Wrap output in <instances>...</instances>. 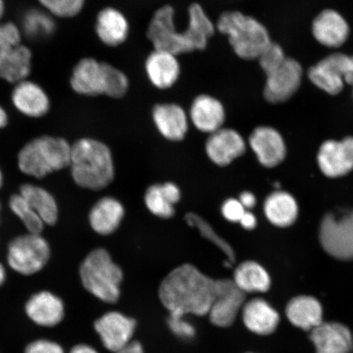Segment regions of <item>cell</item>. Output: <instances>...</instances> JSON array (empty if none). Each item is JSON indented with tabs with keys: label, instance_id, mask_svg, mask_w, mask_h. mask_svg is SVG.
Masks as SVG:
<instances>
[{
	"label": "cell",
	"instance_id": "44dd1931",
	"mask_svg": "<svg viewBox=\"0 0 353 353\" xmlns=\"http://www.w3.org/2000/svg\"><path fill=\"white\" fill-rule=\"evenodd\" d=\"M152 117L154 126L162 137L171 142L185 139L189 129L188 112L176 103H161L154 105Z\"/></svg>",
	"mask_w": 353,
	"mask_h": 353
},
{
	"label": "cell",
	"instance_id": "83f0119b",
	"mask_svg": "<svg viewBox=\"0 0 353 353\" xmlns=\"http://www.w3.org/2000/svg\"><path fill=\"white\" fill-rule=\"evenodd\" d=\"M125 215L121 203L113 197L101 198L88 214L90 226L96 233L108 236L117 231Z\"/></svg>",
	"mask_w": 353,
	"mask_h": 353
},
{
	"label": "cell",
	"instance_id": "d590c367",
	"mask_svg": "<svg viewBox=\"0 0 353 353\" xmlns=\"http://www.w3.org/2000/svg\"><path fill=\"white\" fill-rule=\"evenodd\" d=\"M44 10L52 16L70 19L79 14L85 7V0H38Z\"/></svg>",
	"mask_w": 353,
	"mask_h": 353
},
{
	"label": "cell",
	"instance_id": "9c48e42d",
	"mask_svg": "<svg viewBox=\"0 0 353 353\" xmlns=\"http://www.w3.org/2000/svg\"><path fill=\"white\" fill-rule=\"evenodd\" d=\"M21 35L15 23H0V78L12 83L25 81L32 70V51L21 43Z\"/></svg>",
	"mask_w": 353,
	"mask_h": 353
},
{
	"label": "cell",
	"instance_id": "ac0fdd59",
	"mask_svg": "<svg viewBox=\"0 0 353 353\" xmlns=\"http://www.w3.org/2000/svg\"><path fill=\"white\" fill-rule=\"evenodd\" d=\"M316 353H352L353 332L339 321H323L309 333Z\"/></svg>",
	"mask_w": 353,
	"mask_h": 353
},
{
	"label": "cell",
	"instance_id": "6da1fadb",
	"mask_svg": "<svg viewBox=\"0 0 353 353\" xmlns=\"http://www.w3.org/2000/svg\"><path fill=\"white\" fill-rule=\"evenodd\" d=\"M175 15V8L170 4L162 6L153 13L147 38L154 50H165L176 56L205 50L217 30L201 4H190L184 30H180L176 26Z\"/></svg>",
	"mask_w": 353,
	"mask_h": 353
},
{
	"label": "cell",
	"instance_id": "8fae6325",
	"mask_svg": "<svg viewBox=\"0 0 353 353\" xmlns=\"http://www.w3.org/2000/svg\"><path fill=\"white\" fill-rule=\"evenodd\" d=\"M319 239L322 248L331 257L353 259V210L329 212L322 219Z\"/></svg>",
	"mask_w": 353,
	"mask_h": 353
},
{
	"label": "cell",
	"instance_id": "d4e9b609",
	"mask_svg": "<svg viewBox=\"0 0 353 353\" xmlns=\"http://www.w3.org/2000/svg\"><path fill=\"white\" fill-rule=\"evenodd\" d=\"M25 310L34 324L43 327H54L61 323L65 316L63 300L47 290L33 294L26 302Z\"/></svg>",
	"mask_w": 353,
	"mask_h": 353
},
{
	"label": "cell",
	"instance_id": "52a82bcc",
	"mask_svg": "<svg viewBox=\"0 0 353 353\" xmlns=\"http://www.w3.org/2000/svg\"><path fill=\"white\" fill-rule=\"evenodd\" d=\"M72 145L59 137L43 135L26 143L17 154V166L21 173L41 179L68 168Z\"/></svg>",
	"mask_w": 353,
	"mask_h": 353
},
{
	"label": "cell",
	"instance_id": "277c9868",
	"mask_svg": "<svg viewBox=\"0 0 353 353\" xmlns=\"http://www.w3.org/2000/svg\"><path fill=\"white\" fill-rule=\"evenodd\" d=\"M72 90L87 97L107 96L120 99L130 90V82L121 69L94 57H85L74 65L70 79Z\"/></svg>",
	"mask_w": 353,
	"mask_h": 353
},
{
	"label": "cell",
	"instance_id": "7dc6e473",
	"mask_svg": "<svg viewBox=\"0 0 353 353\" xmlns=\"http://www.w3.org/2000/svg\"><path fill=\"white\" fill-rule=\"evenodd\" d=\"M3 175L1 170H0V189H1V188L3 187Z\"/></svg>",
	"mask_w": 353,
	"mask_h": 353
},
{
	"label": "cell",
	"instance_id": "f546056e",
	"mask_svg": "<svg viewBox=\"0 0 353 353\" xmlns=\"http://www.w3.org/2000/svg\"><path fill=\"white\" fill-rule=\"evenodd\" d=\"M232 281L245 294L266 293L272 285L271 277L266 269L254 261H245L237 266Z\"/></svg>",
	"mask_w": 353,
	"mask_h": 353
},
{
	"label": "cell",
	"instance_id": "5b68a950",
	"mask_svg": "<svg viewBox=\"0 0 353 353\" xmlns=\"http://www.w3.org/2000/svg\"><path fill=\"white\" fill-rule=\"evenodd\" d=\"M215 26L218 32L227 37L234 54L243 60H258L272 43L261 22L240 11L221 13Z\"/></svg>",
	"mask_w": 353,
	"mask_h": 353
},
{
	"label": "cell",
	"instance_id": "f35d334b",
	"mask_svg": "<svg viewBox=\"0 0 353 353\" xmlns=\"http://www.w3.org/2000/svg\"><path fill=\"white\" fill-rule=\"evenodd\" d=\"M25 353H65L60 344L48 341V339H38L28 344L26 347Z\"/></svg>",
	"mask_w": 353,
	"mask_h": 353
},
{
	"label": "cell",
	"instance_id": "4dcf8cb0",
	"mask_svg": "<svg viewBox=\"0 0 353 353\" xmlns=\"http://www.w3.org/2000/svg\"><path fill=\"white\" fill-rule=\"evenodd\" d=\"M19 193L41 218L44 224L54 226L59 220V206L54 196L41 187L26 183L21 185Z\"/></svg>",
	"mask_w": 353,
	"mask_h": 353
},
{
	"label": "cell",
	"instance_id": "836d02e7",
	"mask_svg": "<svg viewBox=\"0 0 353 353\" xmlns=\"http://www.w3.org/2000/svg\"><path fill=\"white\" fill-rule=\"evenodd\" d=\"M10 208L24 224L28 233L41 234L43 231L46 224L20 193L14 194L10 197Z\"/></svg>",
	"mask_w": 353,
	"mask_h": 353
},
{
	"label": "cell",
	"instance_id": "f6af8a7d",
	"mask_svg": "<svg viewBox=\"0 0 353 353\" xmlns=\"http://www.w3.org/2000/svg\"><path fill=\"white\" fill-rule=\"evenodd\" d=\"M7 278V273L6 267L3 266L2 263H0V287H1Z\"/></svg>",
	"mask_w": 353,
	"mask_h": 353
},
{
	"label": "cell",
	"instance_id": "603a6c76",
	"mask_svg": "<svg viewBox=\"0 0 353 353\" xmlns=\"http://www.w3.org/2000/svg\"><path fill=\"white\" fill-rule=\"evenodd\" d=\"M285 315L294 327L308 333L325 321L323 306L312 295H298L291 299L286 304Z\"/></svg>",
	"mask_w": 353,
	"mask_h": 353
},
{
	"label": "cell",
	"instance_id": "74e56055",
	"mask_svg": "<svg viewBox=\"0 0 353 353\" xmlns=\"http://www.w3.org/2000/svg\"><path fill=\"white\" fill-rule=\"evenodd\" d=\"M222 214L229 222L240 223L246 210L237 199H228L222 205Z\"/></svg>",
	"mask_w": 353,
	"mask_h": 353
},
{
	"label": "cell",
	"instance_id": "e575fe53",
	"mask_svg": "<svg viewBox=\"0 0 353 353\" xmlns=\"http://www.w3.org/2000/svg\"><path fill=\"white\" fill-rule=\"evenodd\" d=\"M145 204L154 215L162 219H170L175 213L174 204L167 196L162 184H154L145 193Z\"/></svg>",
	"mask_w": 353,
	"mask_h": 353
},
{
	"label": "cell",
	"instance_id": "ffe728a7",
	"mask_svg": "<svg viewBox=\"0 0 353 353\" xmlns=\"http://www.w3.org/2000/svg\"><path fill=\"white\" fill-rule=\"evenodd\" d=\"M241 314L245 328L259 336H269L279 328V312L263 298H254L246 301Z\"/></svg>",
	"mask_w": 353,
	"mask_h": 353
},
{
	"label": "cell",
	"instance_id": "3957f363",
	"mask_svg": "<svg viewBox=\"0 0 353 353\" xmlns=\"http://www.w3.org/2000/svg\"><path fill=\"white\" fill-rule=\"evenodd\" d=\"M79 187L99 191L109 186L114 176L112 152L101 141L83 138L72 145L70 165Z\"/></svg>",
	"mask_w": 353,
	"mask_h": 353
},
{
	"label": "cell",
	"instance_id": "9a60e30c",
	"mask_svg": "<svg viewBox=\"0 0 353 353\" xmlns=\"http://www.w3.org/2000/svg\"><path fill=\"white\" fill-rule=\"evenodd\" d=\"M321 171L328 178H341L353 170V137L322 143L317 154Z\"/></svg>",
	"mask_w": 353,
	"mask_h": 353
},
{
	"label": "cell",
	"instance_id": "8d00e7d4",
	"mask_svg": "<svg viewBox=\"0 0 353 353\" xmlns=\"http://www.w3.org/2000/svg\"><path fill=\"white\" fill-rule=\"evenodd\" d=\"M187 316L179 314V313L170 312L167 324L171 332L179 339L184 341H190L196 336V329L191 322L187 319Z\"/></svg>",
	"mask_w": 353,
	"mask_h": 353
},
{
	"label": "cell",
	"instance_id": "5bb4252c",
	"mask_svg": "<svg viewBox=\"0 0 353 353\" xmlns=\"http://www.w3.org/2000/svg\"><path fill=\"white\" fill-rule=\"evenodd\" d=\"M94 329L103 345L116 352L132 342L136 321L119 312H109L95 321Z\"/></svg>",
	"mask_w": 353,
	"mask_h": 353
},
{
	"label": "cell",
	"instance_id": "cb8c5ba5",
	"mask_svg": "<svg viewBox=\"0 0 353 353\" xmlns=\"http://www.w3.org/2000/svg\"><path fill=\"white\" fill-rule=\"evenodd\" d=\"M95 32L105 46L116 48L125 43L130 33V24L125 13L114 7H105L97 15Z\"/></svg>",
	"mask_w": 353,
	"mask_h": 353
},
{
	"label": "cell",
	"instance_id": "4316f807",
	"mask_svg": "<svg viewBox=\"0 0 353 353\" xmlns=\"http://www.w3.org/2000/svg\"><path fill=\"white\" fill-rule=\"evenodd\" d=\"M312 34L322 46L339 48L347 41L350 26L338 12L326 10L313 21Z\"/></svg>",
	"mask_w": 353,
	"mask_h": 353
},
{
	"label": "cell",
	"instance_id": "e0dca14e",
	"mask_svg": "<svg viewBox=\"0 0 353 353\" xmlns=\"http://www.w3.org/2000/svg\"><path fill=\"white\" fill-rule=\"evenodd\" d=\"M188 117L198 131L211 134L223 127L227 110L222 101L213 95L202 94L192 100Z\"/></svg>",
	"mask_w": 353,
	"mask_h": 353
},
{
	"label": "cell",
	"instance_id": "7a4b0ae2",
	"mask_svg": "<svg viewBox=\"0 0 353 353\" xmlns=\"http://www.w3.org/2000/svg\"><path fill=\"white\" fill-rule=\"evenodd\" d=\"M215 286L216 280L186 263L174 269L163 280L159 297L169 312L203 316L208 315Z\"/></svg>",
	"mask_w": 353,
	"mask_h": 353
},
{
	"label": "cell",
	"instance_id": "681fc988",
	"mask_svg": "<svg viewBox=\"0 0 353 353\" xmlns=\"http://www.w3.org/2000/svg\"><path fill=\"white\" fill-rule=\"evenodd\" d=\"M246 353H257V352H246Z\"/></svg>",
	"mask_w": 353,
	"mask_h": 353
},
{
	"label": "cell",
	"instance_id": "4fadbf2b",
	"mask_svg": "<svg viewBox=\"0 0 353 353\" xmlns=\"http://www.w3.org/2000/svg\"><path fill=\"white\" fill-rule=\"evenodd\" d=\"M246 294L231 279L216 280L215 294L208 313L211 323L230 327L241 314Z\"/></svg>",
	"mask_w": 353,
	"mask_h": 353
},
{
	"label": "cell",
	"instance_id": "7402d4cb",
	"mask_svg": "<svg viewBox=\"0 0 353 353\" xmlns=\"http://www.w3.org/2000/svg\"><path fill=\"white\" fill-rule=\"evenodd\" d=\"M249 143L262 165L276 167L285 160L286 147L280 132L272 127L259 126L250 134Z\"/></svg>",
	"mask_w": 353,
	"mask_h": 353
},
{
	"label": "cell",
	"instance_id": "1f68e13d",
	"mask_svg": "<svg viewBox=\"0 0 353 353\" xmlns=\"http://www.w3.org/2000/svg\"><path fill=\"white\" fill-rule=\"evenodd\" d=\"M21 32L32 39H46L55 32L54 16L44 10L30 8L21 17Z\"/></svg>",
	"mask_w": 353,
	"mask_h": 353
},
{
	"label": "cell",
	"instance_id": "c3c4849f",
	"mask_svg": "<svg viewBox=\"0 0 353 353\" xmlns=\"http://www.w3.org/2000/svg\"><path fill=\"white\" fill-rule=\"evenodd\" d=\"M0 212H1V203H0Z\"/></svg>",
	"mask_w": 353,
	"mask_h": 353
},
{
	"label": "cell",
	"instance_id": "ba28073f",
	"mask_svg": "<svg viewBox=\"0 0 353 353\" xmlns=\"http://www.w3.org/2000/svg\"><path fill=\"white\" fill-rule=\"evenodd\" d=\"M79 277L83 288L101 301L116 303L120 299L123 272L105 249H95L86 256Z\"/></svg>",
	"mask_w": 353,
	"mask_h": 353
},
{
	"label": "cell",
	"instance_id": "484cf974",
	"mask_svg": "<svg viewBox=\"0 0 353 353\" xmlns=\"http://www.w3.org/2000/svg\"><path fill=\"white\" fill-rule=\"evenodd\" d=\"M12 101L19 112L30 118L46 116L50 108L46 92L37 83L26 79L16 83L12 92Z\"/></svg>",
	"mask_w": 353,
	"mask_h": 353
},
{
	"label": "cell",
	"instance_id": "d6986e66",
	"mask_svg": "<svg viewBox=\"0 0 353 353\" xmlns=\"http://www.w3.org/2000/svg\"><path fill=\"white\" fill-rule=\"evenodd\" d=\"M246 151L244 138L236 130L224 128L209 135L205 143L207 156L215 165L221 167L230 165Z\"/></svg>",
	"mask_w": 353,
	"mask_h": 353
},
{
	"label": "cell",
	"instance_id": "ab89813d",
	"mask_svg": "<svg viewBox=\"0 0 353 353\" xmlns=\"http://www.w3.org/2000/svg\"><path fill=\"white\" fill-rule=\"evenodd\" d=\"M240 223L246 230H253L257 226V219L255 215L250 211L245 212L240 221Z\"/></svg>",
	"mask_w": 353,
	"mask_h": 353
},
{
	"label": "cell",
	"instance_id": "7bdbcfd3",
	"mask_svg": "<svg viewBox=\"0 0 353 353\" xmlns=\"http://www.w3.org/2000/svg\"><path fill=\"white\" fill-rule=\"evenodd\" d=\"M70 353H99L95 348L87 345V344H78V345L72 347Z\"/></svg>",
	"mask_w": 353,
	"mask_h": 353
},
{
	"label": "cell",
	"instance_id": "8992f818",
	"mask_svg": "<svg viewBox=\"0 0 353 353\" xmlns=\"http://www.w3.org/2000/svg\"><path fill=\"white\" fill-rule=\"evenodd\" d=\"M258 61L266 74L263 96L268 103H284L298 91L302 81V65L287 57L279 44L272 42Z\"/></svg>",
	"mask_w": 353,
	"mask_h": 353
},
{
	"label": "cell",
	"instance_id": "d6a6232c",
	"mask_svg": "<svg viewBox=\"0 0 353 353\" xmlns=\"http://www.w3.org/2000/svg\"><path fill=\"white\" fill-rule=\"evenodd\" d=\"M185 220L190 226L196 228L203 237L213 243L221 251H223L227 257L228 267H231L235 263L236 254L232 247L215 232L214 228L210 226V224L206 220L201 218L200 215L194 213L187 214L185 216Z\"/></svg>",
	"mask_w": 353,
	"mask_h": 353
},
{
	"label": "cell",
	"instance_id": "ee69618b",
	"mask_svg": "<svg viewBox=\"0 0 353 353\" xmlns=\"http://www.w3.org/2000/svg\"><path fill=\"white\" fill-rule=\"evenodd\" d=\"M8 123V117L6 110L0 105V130L6 127Z\"/></svg>",
	"mask_w": 353,
	"mask_h": 353
},
{
	"label": "cell",
	"instance_id": "f1b7e54d",
	"mask_svg": "<svg viewBox=\"0 0 353 353\" xmlns=\"http://www.w3.org/2000/svg\"><path fill=\"white\" fill-rule=\"evenodd\" d=\"M265 216L272 224L278 228H287L294 224L299 214L296 201L290 193L277 191L265 200Z\"/></svg>",
	"mask_w": 353,
	"mask_h": 353
},
{
	"label": "cell",
	"instance_id": "bcb514c9",
	"mask_svg": "<svg viewBox=\"0 0 353 353\" xmlns=\"http://www.w3.org/2000/svg\"><path fill=\"white\" fill-rule=\"evenodd\" d=\"M4 10H6V4H4L3 0H0V20L4 14Z\"/></svg>",
	"mask_w": 353,
	"mask_h": 353
},
{
	"label": "cell",
	"instance_id": "7c38bea8",
	"mask_svg": "<svg viewBox=\"0 0 353 353\" xmlns=\"http://www.w3.org/2000/svg\"><path fill=\"white\" fill-rule=\"evenodd\" d=\"M308 77L327 94H339L345 83L353 85V56L337 52L326 57L309 69Z\"/></svg>",
	"mask_w": 353,
	"mask_h": 353
},
{
	"label": "cell",
	"instance_id": "30bf717a",
	"mask_svg": "<svg viewBox=\"0 0 353 353\" xmlns=\"http://www.w3.org/2000/svg\"><path fill=\"white\" fill-rule=\"evenodd\" d=\"M50 257V245L41 234L28 232L15 237L8 246V266L22 276L37 274L46 268Z\"/></svg>",
	"mask_w": 353,
	"mask_h": 353
},
{
	"label": "cell",
	"instance_id": "60d3db41",
	"mask_svg": "<svg viewBox=\"0 0 353 353\" xmlns=\"http://www.w3.org/2000/svg\"><path fill=\"white\" fill-rule=\"evenodd\" d=\"M239 201L246 210L253 209L256 205V203H257L254 194L250 192H242L240 195Z\"/></svg>",
	"mask_w": 353,
	"mask_h": 353
},
{
	"label": "cell",
	"instance_id": "b9f144b4",
	"mask_svg": "<svg viewBox=\"0 0 353 353\" xmlns=\"http://www.w3.org/2000/svg\"><path fill=\"white\" fill-rule=\"evenodd\" d=\"M113 353H144V350L140 343L132 341L125 347Z\"/></svg>",
	"mask_w": 353,
	"mask_h": 353
},
{
	"label": "cell",
	"instance_id": "2e32d148",
	"mask_svg": "<svg viewBox=\"0 0 353 353\" xmlns=\"http://www.w3.org/2000/svg\"><path fill=\"white\" fill-rule=\"evenodd\" d=\"M144 69L150 83L161 91L175 86L182 73L179 56L154 48L145 60Z\"/></svg>",
	"mask_w": 353,
	"mask_h": 353
}]
</instances>
